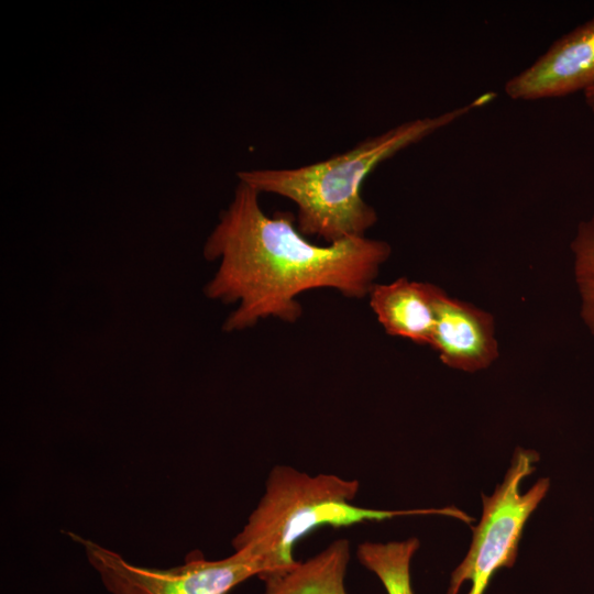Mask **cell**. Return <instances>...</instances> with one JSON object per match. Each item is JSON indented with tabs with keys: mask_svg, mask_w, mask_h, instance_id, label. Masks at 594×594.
<instances>
[{
	"mask_svg": "<svg viewBox=\"0 0 594 594\" xmlns=\"http://www.w3.org/2000/svg\"><path fill=\"white\" fill-rule=\"evenodd\" d=\"M260 195L239 182L204 245L205 258L219 262L204 288L206 297L238 305L224 331H241L268 317L295 322L301 315L296 298L309 289L369 295L391 255L387 242L358 237L317 245L300 233L292 212L266 215Z\"/></svg>",
	"mask_w": 594,
	"mask_h": 594,
	"instance_id": "cell-1",
	"label": "cell"
},
{
	"mask_svg": "<svg viewBox=\"0 0 594 594\" xmlns=\"http://www.w3.org/2000/svg\"><path fill=\"white\" fill-rule=\"evenodd\" d=\"M491 98V94H485L438 116L406 121L323 161L295 168L240 170L237 177L260 194L292 200L297 206L298 230L306 238L316 237L330 244L366 237L377 221L375 209L361 195L369 174L399 151L450 125Z\"/></svg>",
	"mask_w": 594,
	"mask_h": 594,
	"instance_id": "cell-2",
	"label": "cell"
},
{
	"mask_svg": "<svg viewBox=\"0 0 594 594\" xmlns=\"http://www.w3.org/2000/svg\"><path fill=\"white\" fill-rule=\"evenodd\" d=\"M360 483L334 474L309 475L288 465H276L268 474L265 492L243 529L232 541L234 550L248 549L265 561L268 571L282 572L297 561L295 543L322 526L348 527L382 521L403 515L441 514L440 509L381 510L353 504Z\"/></svg>",
	"mask_w": 594,
	"mask_h": 594,
	"instance_id": "cell-3",
	"label": "cell"
},
{
	"mask_svg": "<svg viewBox=\"0 0 594 594\" xmlns=\"http://www.w3.org/2000/svg\"><path fill=\"white\" fill-rule=\"evenodd\" d=\"M537 460L535 451L518 448L503 483L492 496L482 494L481 521L473 528L465 558L451 574L447 594H458L466 581L471 582L468 594H484L497 570L514 565L525 524L550 486L548 479H540L520 492L521 481L535 471Z\"/></svg>",
	"mask_w": 594,
	"mask_h": 594,
	"instance_id": "cell-4",
	"label": "cell"
},
{
	"mask_svg": "<svg viewBox=\"0 0 594 594\" xmlns=\"http://www.w3.org/2000/svg\"><path fill=\"white\" fill-rule=\"evenodd\" d=\"M72 536L84 546L90 564L112 594H227L249 578L268 571L263 558L248 549L220 560L191 552L184 564L170 569L139 566L91 540Z\"/></svg>",
	"mask_w": 594,
	"mask_h": 594,
	"instance_id": "cell-5",
	"label": "cell"
},
{
	"mask_svg": "<svg viewBox=\"0 0 594 594\" xmlns=\"http://www.w3.org/2000/svg\"><path fill=\"white\" fill-rule=\"evenodd\" d=\"M594 86V16L554 41L530 66L513 76L505 92L515 100L564 97Z\"/></svg>",
	"mask_w": 594,
	"mask_h": 594,
	"instance_id": "cell-6",
	"label": "cell"
},
{
	"mask_svg": "<svg viewBox=\"0 0 594 594\" xmlns=\"http://www.w3.org/2000/svg\"><path fill=\"white\" fill-rule=\"evenodd\" d=\"M429 345L453 369L475 372L497 358L493 317L441 288L436 298V321Z\"/></svg>",
	"mask_w": 594,
	"mask_h": 594,
	"instance_id": "cell-7",
	"label": "cell"
},
{
	"mask_svg": "<svg viewBox=\"0 0 594 594\" xmlns=\"http://www.w3.org/2000/svg\"><path fill=\"white\" fill-rule=\"evenodd\" d=\"M438 292L437 286L403 277L391 284H374L370 305L388 334L429 345Z\"/></svg>",
	"mask_w": 594,
	"mask_h": 594,
	"instance_id": "cell-8",
	"label": "cell"
},
{
	"mask_svg": "<svg viewBox=\"0 0 594 594\" xmlns=\"http://www.w3.org/2000/svg\"><path fill=\"white\" fill-rule=\"evenodd\" d=\"M350 560V542L339 539L315 557L261 579L263 594H346L344 576Z\"/></svg>",
	"mask_w": 594,
	"mask_h": 594,
	"instance_id": "cell-9",
	"label": "cell"
},
{
	"mask_svg": "<svg viewBox=\"0 0 594 594\" xmlns=\"http://www.w3.org/2000/svg\"><path fill=\"white\" fill-rule=\"evenodd\" d=\"M417 538L404 541L363 542L356 557L384 585L387 594H414L410 581V561L417 549Z\"/></svg>",
	"mask_w": 594,
	"mask_h": 594,
	"instance_id": "cell-10",
	"label": "cell"
},
{
	"mask_svg": "<svg viewBox=\"0 0 594 594\" xmlns=\"http://www.w3.org/2000/svg\"><path fill=\"white\" fill-rule=\"evenodd\" d=\"M571 249L581 297V317L594 334V215L580 222Z\"/></svg>",
	"mask_w": 594,
	"mask_h": 594,
	"instance_id": "cell-11",
	"label": "cell"
},
{
	"mask_svg": "<svg viewBox=\"0 0 594 594\" xmlns=\"http://www.w3.org/2000/svg\"><path fill=\"white\" fill-rule=\"evenodd\" d=\"M585 102L594 112V86L584 92Z\"/></svg>",
	"mask_w": 594,
	"mask_h": 594,
	"instance_id": "cell-12",
	"label": "cell"
}]
</instances>
